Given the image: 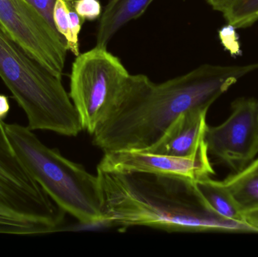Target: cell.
<instances>
[{"label": "cell", "instance_id": "obj_9", "mask_svg": "<svg viewBox=\"0 0 258 257\" xmlns=\"http://www.w3.org/2000/svg\"><path fill=\"white\" fill-rule=\"evenodd\" d=\"M97 169L106 172H141L173 175L194 181L211 178L215 170L209 158L206 141L192 155L186 157L155 155L135 150L104 153Z\"/></svg>", "mask_w": 258, "mask_h": 257}, {"label": "cell", "instance_id": "obj_16", "mask_svg": "<svg viewBox=\"0 0 258 257\" xmlns=\"http://www.w3.org/2000/svg\"><path fill=\"white\" fill-rule=\"evenodd\" d=\"M54 26L66 41L70 35V15L68 0H56L53 12Z\"/></svg>", "mask_w": 258, "mask_h": 257}, {"label": "cell", "instance_id": "obj_4", "mask_svg": "<svg viewBox=\"0 0 258 257\" xmlns=\"http://www.w3.org/2000/svg\"><path fill=\"white\" fill-rule=\"evenodd\" d=\"M5 129L21 162L61 209L82 224L103 223L97 175L48 147L27 126L5 123Z\"/></svg>", "mask_w": 258, "mask_h": 257}, {"label": "cell", "instance_id": "obj_11", "mask_svg": "<svg viewBox=\"0 0 258 257\" xmlns=\"http://www.w3.org/2000/svg\"><path fill=\"white\" fill-rule=\"evenodd\" d=\"M153 0H110L100 17L96 46L107 48L109 42L125 24L137 19Z\"/></svg>", "mask_w": 258, "mask_h": 257}, {"label": "cell", "instance_id": "obj_15", "mask_svg": "<svg viewBox=\"0 0 258 257\" xmlns=\"http://www.w3.org/2000/svg\"><path fill=\"white\" fill-rule=\"evenodd\" d=\"M70 15V35L67 40L68 50L76 56L80 54L79 49V34L81 31L84 20L76 12L73 0H68Z\"/></svg>", "mask_w": 258, "mask_h": 257}, {"label": "cell", "instance_id": "obj_1", "mask_svg": "<svg viewBox=\"0 0 258 257\" xmlns=\"http://www.w3.org/2000/svg\"><path fill=\"white\" fill-rule=\"evenodd\" d=\"M258 63L204 64L159 84L142 74L130 75L116 104L92 137L107 152L143 151L154 144L173 121L192 109H208Z\"/></svg>", "mask_w": 258, "mask_h": 257}, {"label": "cell", "instance_id": "obj_10", "mask_svg": "<svg viewBox=\"0 0 258 257\" xmlns=\"http://www.w3.org/2000/svg\"><path fill=\"white\" fill-rule=\"evenodd\" d=\"M208 110L192 109L179 115L154 144L141 152L175 157L192 155L205 143Z\"/></svg>", "mask_w": 258, "mask_h": 257}, {"label": "cell", "instance_id": "obj_14", "mask_svg": "<svg viewBox=\"0 0 258 257\" xmlns=\"http://www.w3.org/2000/svg\"><path fill=\"white\" fill-rule=\"evenodd\" d=\"M222 13L230 25L246 28L258 21V0H234Z\"/></svg>", "mask_w": 258, "mask_h": 257}, {"label": "cell", "instance_id": "obj_5", "mask_svg": "<svg viewBox=\"0 0 258 257\" xmlns=\"http://www.w3.org/2000/svg\"><path fill=\"white\" fill-rule=\"evenodd\" d=\"M66 214L21 162L0 121V233L60 232Z\"/></svg>", "mask_w": 258, "mask_h": 257}, {"label": "cell", "instance_id": "obj_3", "mask_svg": "<svg viewBox=\"0 0 258 257\" xmlns=\"http://www.w3.org/2000/svg\"><path fill=\"white\" fill-rule=\"evenodd\" d=\"M0 78L27 118L32 131L76 137L83 125L62 78L32 58L0 25Z\"/></svg>", "mask_w": 258, "mask_h": 257}, {"label": "cell", "instance_id": "obj_20", "mask_svg": "<svg viewBox=\"0 0 258 257\" xmlns=\"http://www.w3.org/2000/svg\"><path fill=\"white\" fill-rule=\"evenodd\" d=\"M9 98L6 95H0V121H4L10 111Z\"/></svg>", "mask_w": 258, "mask_h": 257}, {"label": "cell", "instance_id": "obj_13", "mask_svg": "<svg viewBox=\"0 0 258 257\" xmlns=\"http://www.w3.org/2000/svg\"><path fill=\"white\" fill-rule=\"evenodd\" d=\"M196 185L206 206L214 214L225 220L248 223L246 217L240 212L222 181L206 178L196 181Z\"/></svg>", "mask_w": 258, "mask_h": 257}, {"label": "cell", "instance_id": "obj_8", "mask_svg": "<svg viewBox=\"0 0 258 257\" xmlns=\"http://www.w3.org/2000/svg\"><path fill=\"white\" fill-rule=\"evenodd\" d=\"M205 141L209 154L238 172L258 153V101L242 98L232 104L228 119L218 126L208 125Z\"/></svg>", "mask_w": 258, "mask_h": 257}, {"label": "cell", "instance_id": "obj_6", "mask_svg": "<svg viewBox=\"0 0 258 257\" xmlns=\"http://www.w3.org/2000/svg\"><path fill=\"white\" fill-rule=\"evenodd\" d=\"M131 74L107 48L77 56L71 75V101L83 130L92 135L116 104Z\"/></svg>", "mask_w": 258, "mask_h": 257}, {"label": "cell", "instance_id": "obj_2", "mask_svg": "<svg viewBox=\"0 0 258 257\" xmlns=\"http://www.w3.org/2000/svg\"><path fill=\"white\" fill-rule=\"evenodd\" d=\"M103 224L147 226L167 232H257L248 223L225 220L206 206L196 181L173 175L97 169Z\"/></svg>", "mask_w": 258, "mask_h": 257}, {"label": "cell", "instance_id": "obj_22", "mask_svg": "<svg viewBox=\"0 0 258 257\" xmlns=\"http://www.w3.org/2000/svg\"><path fill=\"white\" fill-rule=\"evenodd\" d=\"M246 220L252 227L255 229L256 232H258V215L247 217Z\"/></svg>", "mask_w": 258, "mask_h": 257}, {"label": "cell", "instance_id": "obj_7", "mask_svg": "<svg viewBox=\"0 0 258 257\" xmlns=\"http://www.w3.org/2000/svg\"><path fill=\"white\" fill-rule=\"evenodd\" d=\"M0 25L32 58L62 78L66 39L27 0H0Z\"/></svg>", "mask_w": 258, "mask_h": 257}, {"label": "cell", "instance_id": "obj_19", "mask_svg": "<svg viewBox=\"0 0 258 257\" xmlns=\"http://www.w3.org/2000/svg\"><path fill=\"white\" fill-rule=\"evenodd\" d=\"M51 25L54 26L53 12L56 0H27ZM56 28V27H55Z\"/></svg>", "mask_w": 258, "mask_h": 257}, {"label": "cell", "instance_id": "obj_18", "mask_svg": "<svg viewBox=\"0 0 258 257\" xmlns=\"http://www.w3.org/2000/svg\"><path fill=\"white\" fill-rule=\"evenodd\" d=\"M235 29L234 27L228 24L220 30L219 36L226 49L228 50L233 55H237L240 54V48Z\"/></svg>", "mask_w": 258, "mask_h": 257}, {"label": "cell", "instance_id": "obj_12", "mask_svg": "<svg viewBox=\"0 0 258 257\" xmlns=\"http://www.w3.org/2000/svg\"><path fill=\"white\" fill-rule=\"evenodd\" d=\"M222 183L245 217L258 215V158Z\"/></svg>", "mask_w": 258, "mask_h": 257}, {"label": "cell", "instance_id": "obj_21", "mask_svg": "<svg viewBox=\"0 0 258 257\" xmlns=\"http://www.w3.org/2000/svg\"><path fill=\"white\" fill-rule=\"evenodd\" d=\"M234 0H206L212 9L221 12H224L226 8Z\"/></svg>", "mask_w": 258, "mask_h": 257}, {"label": "cell", "instance_id": "obj_17", "mask_svg": "<svg viewBox=\"0 0 258 257\" xmlns=\"http://www.w3.org/2000/svg\"><path fill=\"white\" fill-rule=\"evenodd\" d=\"M73 3L76 12L84 21H94L102 14L99 0H73Z\"/></svg>", "mask_w": 258, "mask_h": 257}]
</instances>
